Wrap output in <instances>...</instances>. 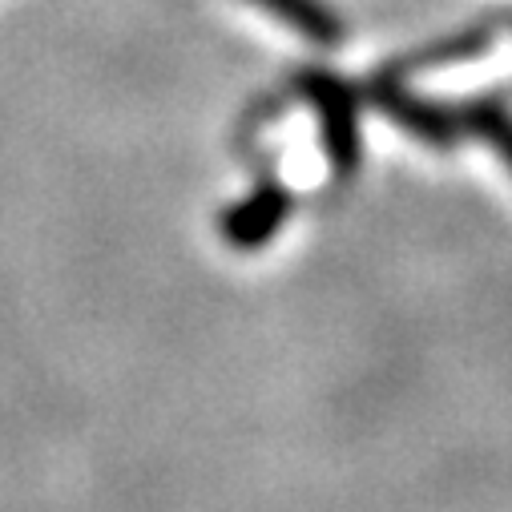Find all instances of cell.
<instances>
[{"mask_svg":"<svg viewBox=\"0 0 512 512\" xmlns=\"http://www.w3.org/2000/svg\"><path fill=\"white\" fill-rule=\"evenodd\" d=\"M311 97H315L319 117H323V134H327L331 158L339 166H351L355 162V109H351L347 89L331 77H311Z\"/></svg>","mask_w":512,"mask_h":512,"instance_id":"cell-1","label":"cell"},{"mask_svg":"<svg viewBox=\"0 0 512 512\" xmlns=\"http://www.w3.org/2000/svg\"><path fill=\"white\" fill-rule=\"evenodd\" d=\"M254 9L271 13L283 21L291 33H299L311 45H339L343 41V21L323 5V0H250Z\"/></svg>","mask_w":512,"mask_h":512,"instance_id":"cell-2","label":"cell"}]
</instances>
